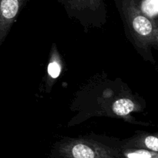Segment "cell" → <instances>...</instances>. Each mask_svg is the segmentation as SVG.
I'll return each instance as SVG.
<instances>
[{
	"mask_svg": "<svg viewBox=\"0 0 158 158\" xmlns=\"http://www.w3.org/2000/svg\"><path fill=\"white\" fill-rule=\"evenodd\" d=\"M121 12L136 46L144 50L158 49V22L140 9L137 0H122Z\"/></svg>",
	"mask_w": 158,
	"mask_h": 158,
	"instance_id": "7a4b0ae2",
	"label": "cell"
},
{
	"mask_svg": "<svg viewBox=\"0 0 158 158\" xmlns=\"http://www.w3.org/2000/svg\"><path fill=\"white\" fill-rule=\"evenodd\" d=\"M23 0H0V46L7 37Z\"/></svg>",
	"mask_w": 158,
	"mask_h": 158,
	"instance_id": "3957f363",
	"label": "cell"
},
{
	"mask_svg": "<svg viewBox=\"0 0 158 158\" xmlns=\"http://www.w3.org/2000/svg\"><path fill=\"white\" fill-rule=\"evenodd\" d=\"M138 108L137 103L130 98H120L116 100L112 105L113 113L120 117H126Z\"/></svg>",
	"mask_w": 158,
	"mask_h": 158,
	"instance_id": "5b68a950",
	"label": "cell"
},
{
	"mask_svg": "<svg viewBox=\"0 0 158 158\" xmlns=\"http://www.w3.org/2000/svg\"><path fill=\"white\" fill-rule=\"evenodd\" d=\"M62 66L59 58L56 55L52 56V59L49 61L47 67V73L49 78L51 80H56L60 77L61 73Z\"/></svg>",
	"mask_w": 158,
	"mask_h": 158,
	"instance_id": "ba28073f",
	"label": "cell"
},
{
	"mask_svg": "<svg viewBox=\"0 0 158 158\" xmlns=\"http://www.w3.org/2000/svg\"><path fill=\"white\" fill-rule=\"evenodd\" d=\"M72 9L82 11L89 9L97 10L100 6L102 0H65Z\"/></svg>",
	"mask_w": 158,
	"mask_h": 158,
	"instance_id": "52a82bcc",
	"label": "cell"
},
{
	"mask_svg": "<svg viewBox=\"0 0 158 158\" xmlns=\"http://www.w3.org/2000/svg\"><path fill=\"white\" fill-rule=\"evenodd\" d=\"M123 147L141 148L158 153V134H140L120 141Z\"/></svg>",
	"mask_w": 158,
	"mask_h": 158,
	"instance_id": "277c9868",
	"label": "cell"
},
{
	"mask_svg": "<svg viewBox=\"0 0 158 158\" xmlns=\"http://www.w3.org/2000/svg\"><path fill=\"white\" fill-rule=\"evenodd\" d=\"M49 158L124 157L118 140L99 137H66L55 143Z\"/></svg>",
	"mask_w": 158,
	"mask_h": 158,
	"instance_id": "6da1fadb",
	"label": "cell"
},
{
	"mask_svg": "<svg viewBox=\"0 0 158 158\" xmlns=\"http://www.w3.org/2000/svg\"><path fill=\"white\" fill-rule=\"evenodd\" d=\"M120 148L124 158H158V153L141 148H132L123 147L120 144Z\"/></svg>",
	"mask_w": 158,
	"mask_h": 158,
	"instance_id": "8992f818",
	"label": "cell"
}]
</instances>
